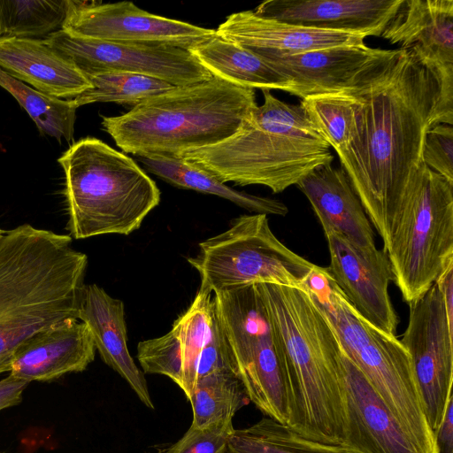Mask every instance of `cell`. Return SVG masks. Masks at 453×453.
Wrapping results in <instances>:
<instances>
[{"label":"cell","mask_w":453,"mask_h":453,"mask_svg":"<svg viewBox=\"0 0 453 453\" xmlns=\"http://www.w3.org/2000/svg\"><path fill=\"white\" fill-rule=\"evenodd\" d=\"M357 102L342 168L384 247L422 162L427 131L453 124V96L411 49H380L345 88Z\"/></svg>","instance_id":"obj_1"},{"label":"cell","mask_w":453,"mask_h":453,"mask_svg":"<svg viewBox=\"0 0 453 453\" xmlns=\"http://www.w3.org/2000/svg\"><path fill=\"white\" fill-rule=\"evenodd\" d=\"M70 235L24 224L0 238V374L36 332L77 319L88 265Z\"/></svg>","instance_id":"obj_2"},{"label":"cell","mask_w":453,"mask_h":453,"mask_svg":"<svg viewBox=\"0 0 453 453\" xmlns=\"http://www.w3.org/2000/svg\"><path fill=\"white\" fill-rule=\"evenodd\" d=\"M257 286L286 355V426L306 439L344 445L348 426L341 346L331 324L305 288Z\"/></svg>","instance_id":"obj_3"},{"label":"cell","mask_w":453,"mask_h":453,"mask_svg":"<svg viewBox=\"0 0 453 453\" xmlns=\"http://www.w3.org/2000/svg\"><path fill=\"white\" fill-rule=\"evenodd\" d=\"M238 129L226 140L183 152L180 158L223 183L261 185L281 193L318 166L332 163L330 146L303 107L263 89Z\"/></svg>","instance_id":"obj_4"},{"label":"cell","mask_w":453,"mask_h":453,"mask_svg":"<svg viewBox=\"0 0 453 453\" xmlns=\"http://www.w3.org/2000/svg\"><path fill=\"white\" fill-rule=\"evenodd\" d=\"M255 104L253 88L212 76L197 83L175 86L122 115L104 116L102 125L127 153L180 158L183 152L231 136Z\"/></svg>","instance_id":"obj_5"},{"label":"cell","mask_w":453,"mask_h":453,"mask_svg":"<svg viewBox=\"0 0 453 453\" xmlns=\"http://www.w3.org/2000/svg\"><path fill=\"white\" fill-rule=\"evenodd\" d=\"M331 324L344 354L365 376L419 453H438L411 367L395 335L364 319L326 267L316 265L303 283Z\"/></svg>","instance_id":"obj_6"},{"label":"cell","mask_w":453,"mask_h":453,"mask_svg":"<svg viewBox=\"0 0 453 453\" xmlns=\"http://www.w3.org/2000/svg\"><path fill=\"white\" fill-rule=\"evenodd\" d=\"M58 161L65 176L67 229L75 239L128 235L160 203L159 188L138 164L97 138L79 140Z\"/></svg>","instance_id":"obj_7"},{"label":"cell","mask_w":453,"mask_h":453,"mask_svg":"<svg viewBox=\"0 0 453 453\" xmlns=\"http://www.w3.org/2000/svg\"><path fill=\"white\" fill-rule=\"evenodd\" d=\"M384 250L403 300L424 295L453 264V182L422 163Z\"/></svg>","instance_id":"obj_8"},{"label":"cell","mask_w":453,"mask_h":453,"mask_svg":"<svg viewBox=\"0 0 453 453\" xmlns=\"http://www.w3.org/2000/svg\"><path fill=\"white\" fill-rule=\"evenodd\" d=\"M235 371L250 402L268 418H289L284 347L257 284L213 295Z\"/></svg>","instance_id":"obj_9"},{"label":"cell","mask_w":453,"mask_h":453,"mask_svg":"<svg viewBox=\"0 0 453 453\" xmlns=\"http://www.w3.org/2000/svg\"><path fill=\"white\" fill-rule=\"evenodd\" d=\"M198 246L188 261L212 294L262 283L302 288L316 266L275 236L265 214L241 215Z\"/></svg>","instance_id":"obj_10"},{"label":"cell","mask_w":453,"mask_h":453,"mask_svg":"<svg viewBox=\"0 0 453 453\" xmlns=\"http://www.w3.org/2000/svg\"><path fill=\"white\" fill-rule=\"evenodd\" d=\"M136 357L143 372L167 376L188 399L200 378L223 371L237 375L212 292L202 285L168 333L138 343Z\"/></svg>","instance_id":"obj_11"},{"label":"cell","mask_w":453,"mask_h":453,"mask_svg":"<svg viewBox=\"0 0 453 453\" xmlns=\"http://www.w3.org/2000/svg\"><path fill=\"white\" fill-rule=\"evenodd\" d=\"M408 304V325L400 341L410 356L425 416L436 437L453 401V332L435 283Z\"/></svg>","instance_id":"obj_12"},{"label":"cell","mask_w":453,"mask_h":453,"mask_svg":"<svg viewBox=\"0 0 453 453\" xmlns=\"http://www.w3.org/2000/svg\"><path fill=\"white\" fill-rule=\"evenodd\" d=\"M42 40L86 76L105 72L134 73L173 86L190 85L212 77L189 50L180 47L100 41L65 29Z\"/></svg>","instance_id":"obj_13"},{"label":"cell","mask_w":453,"mask_h":453,"mask_svg":"<svg viewBox=\"0 0 453 453\" xmlns=\"http://www.w3.org/2000/svg\"><path fill=\"white\" fill-rule=\"evenodd\" d=\"M62 29L112 42L161 44L190 50L216 35V30L156 15L129 1L113 4L73 0Z\"/></svg>","instance_id":"obj_14"},{"label":"cell","mask_w":453,"mask_h":453,"mask_svg":"<svg viewBox=\"0 0 453 453\" xmlns=\"http://www.w3.org/2000/svg\"><path fill=\"white\" fill-rule=\"evenodd\" d=\"M325 236L330 255L326 268L349 303L373 326L395 335L399 319L388 293L393 273L387 252L357 246L334 232Z\"/></svg>","instance_id":"obj_15"},{"label":"cell","mask_w":453,"mask_h":453,"mask_svg":"<svg viewBox=\"0 0 453 453\" xmlns=\"http://www.w3.org/2000/svg\"><path fill=\"white\" fill-rule=\"evenodd\" d=\"M380 36L412 50L453 96V0H402Z\"/></svg>","instance_id":"obj_16"},{"label":"cell","mask_w":453,"mask_h":453,"mask_svg":"<svg viewBox=\"0 0 453 453\" xmlns=\"http://www.w3.org/2000/svg\"><path fill=\"white\" fill-rule=\"evenodd\" d=\"M347 437L360 453H419L371 383L341 348Z\"/></svg>","instance_id":"obj_17"},{"label":"cell","mask_w":453,"mask_h":453,"mask_svg":"<svg viewBox=\"0 0 453 453\" xmlns=\"http://www.w3.org/2000/svg\"><path fill=\"white\" fill-rule=\"evenodd\" d=\"M402 0H267L257 15L316 29L380 36Z\"/></svg>","instance_id":"obj_18"},{"label":"cell","mask_w":453,"mask_h":453,"mask_svg":"<svg viewBox=\"0 0 453 453\" xmlns=\"http://www.w3.org/2000/svg\"><path fill=\"white\" fill-rule=\"evenodd\" d=\"M96 347L85 323L71 319L40 330L16 349L10 375L31 382L50 381L84 371L94 360Z\"/></svg>","instance_id":"obj_19"},{"label":"cell","mask_w":453,"mask_h":453,"mask_svg":"<svg viewBox=\"0 0 453 453\" xmlns=\"http://www.w3.org/2000/svg\"><path fill=\"white\" fill-rule=\"evenodd\" d=\"M216 34L251 51L279 55L364 45L366 37L292 25L260 17L253 11L230 14L216 29Z\"/></svg>","instance_id":"obj_20"},{"label":"cell","mask_w":453,"mask_h":453,"mask_svg":"<svg viewBox=\"0 0 453 453\" xmlns=\"http://www.w3.org/2000/svg\"><path fill=\"white\" fill-rule=\"evenodd\" d=\"M367 45L342 46L293 55L254 52L285 76L288 93L302 99L349 87L354 77L379 53Z\"/></svg>","instance_id":"obj_21"},{"label":"cell","mask_w":453,"mask_h":453,"mask_svg":"<svg viewBox=\"0 0 453 453\" xmlns=\"http://www.w3.org/2000/svg\"><path fill=\"white\" fill-rule=\"evenodd\" d=\"M78 319L88 327L102 360L127 382L146 407L154 410L144 373L128 351L123 302L96 284L85 285Z\"/></svg>","instance_id":"obj_22"},{"label":"cell","mask_w":453,"mask_h":453,"mask_svg":"<svg viewBox=\"0 0 453 453\" xmlns=\"http://www.w3.org/2000/svg\"><path fill=\"white\" fill-rule=\"evenodd\" d=\"M307 197L324 233L334 232L362 247L375 246L365 209L343 169L318 166L296 185Z\"/></svg>","instance_id":"obj_23"},{"label":"cell","mask_w":453,"mask_h":453,"mask_svg":"<svg viewBox=\"0 0 453 453\" xmlns=\"http://www.w3.org/2000/svg\"><path fill=\"white\" fill-rule=\"evenodd\" d=\"M0 68L60 99L74 98L91 88L88 77L42 39L0 37Z\"/></svg>","instance_id":"obj_24"},{"label":"cell","mask_w":453,"mask_h":453,"mask_svg":"<svg viewBox=\"0 0 453 453\" xmlns=\"http://www.w3.org/2000/svg\"><path fill=\"white\" fill-rule=\"evenodd\" d=\"M212 74L234 85L286 92L291 82L256 53L217 34L189 50Z\"/></svg>","instance_id":"obj_25"},{"label":"cell","mask_w":453,"mask_h":453,"mask_svg":"<svg viewBox=\"0 0 453 453\" xmlns=\"http://www.w3.org/2000/svg\"><path fill=\"white\" fill-rule=\"evenodd\" d=\"M138 157L148 172L177 188L219 196L253 213L285 216L288 212L281 201L234 189L182 158Z\"/></svg>","instance_id":"obj_26"},{"label":"cell","mask_w":453,"mask_h":453,"mask_svg":"<svg viewBox=\"0 0 453 453\" xmlns=\"http://www.w3.org/2000/svg\"><path fill=\"white\" fill-rule=\"evenodd\" d=\"M226 453H360L346 445H330L306 439L270 418L234 429Z\"/></svg>","instance_id":"obj_27"},{"label":"cell","mask_w":453,"mask_h":453,"mask_svg":"<svg viewBox=\"0 0 453 453\" xmlns=\"http://www.w3.org/2000/svg\"><path fill=\"white\" fill-rule=\"evenodd\" d=\"M73 0H0V37L38 39L61 30Z\"/></svg>","instance_id":"obj_28"},{"label":"cell","mask_w":453,"mask_h":453,"mask_svg":"<svg viewBox=\"0 0 453 453\" xmlns=\"http://www.w3.org/2000/svg\"><path fill=\"white\" fill-rule=\"evenodd\" d=\"M188 400L193 411L191 425L196 427L233 420L234 414L250 403L242 380L228 371L196 380Z\"/></svg>","instance_id":"obj_29"},{"label":"cell","mask_w":453,"mask_h":453,"mask_svg":"<svg viewBox=\"0 0 453 453\" xmlns=\"http://www.w3.org/2000/svg\"><path fill=\"white\" fill-rule=\"evenodd\" d=\"M0 87L9 92L28 113L42 134L61 141L73 140L76 111L73 99H60L42 93L12 77L0 68Z\"/></svg>","instance_id":"obj_30"},{"label":"cell","mask_w":453,"mask_h":453,"mask_svg":"<svg viewBox=\"0 0 453 453\" xmlns=\"http://www.w3.org/2000/svg\"><path fill=\"white\" fill-rule=\"evenodd\" d=\"M300 105L329 146L341 154L356 134V98L343 89L308 96L301 100Z\"/></svg>","instance_id":"obj_31"},{"label":"cell","mask_w":453,"mask_h":453,"mask_svg":"<svg viewBox=\"0 0 453 453\" xmlns=\"http://www.w3.org/2000/svg\"><path fill=\"white\" fill-rule=\"evenodd\" d=\"M87 77L91 88L73 98L78 107L97 102L134 107L149 97L175 87L165 81L134 73L105 72Z\"/></svg>","instance_id":"obj_32"},{"label":"cell","mask_w":453,"mask_h":453,"mask_svg":"<svg viewBox=\"0 0 453 453\" xmlns=\"http://www.w3.org/2000/svg\"><path fill=\"white\" fill-rule=\"evenodd\" d=\"M234 431L232 420L203 427L191 425L183 436L165 453H226Z\"/></svg>","instance_id":"obj_33"},{"label":"cell","mask_w":453,"mask_h":453,"mask_svg":"<svg viewBox=\"0 0 453 453\" xmlns=\"http://www.w3.org/2000/svg\"><path fill=\"white\" fill-rule=\"evenodd\" d=\"M422 162L432 171L453 182V127L437 124L425 138Z\"/></svg>","instance_id":"obj_34"},{"label":"cell","mask_w":453,"mask_h":453,"mask_svg":"<svg viewBox=\"0 0 453 453\" xmlns=\"http://www.w3.org/2000/svg\"><path fill=\"white\" fill-rule=\"evenodd\" d=\"M28 383L10 374L0 380V411L19 403Z\"/></svg>","instance_id":"obj_35"},{"label":"cell","mask_w":453,"mask_h":453,"mask_svg":"<svg viewBox=\"0 0 453 453\" xmlns=\"http://www.w3.org/2000/svg\"><path fill=\"white\" fill-rule=\"evenodd\" d=\"M434 283L441 294L449 327L453 332V264L440 274Z\"/></svg>","instance_id":"obj_36"},{"label":"cell","mask_w":453,"mask_h":453,"mask_svg":"<svg viewBox=\"0 0 453 453\" xmlns=\"http://www.w3.org/2000/svg\"><path fill=\"white\" fill-rule=\"evenodd\" d=\"M452 412L453 401L448 406L447 412L436 436L438 453H453Z\"/></svg>","instance_id":"obj_37"},{"label":"cell","mask_w":453,"mask_h":453,"mask_svg":"<svg viewBox=\"0 0 453 453\" xmlns=\"http://www.w3.org/2000/svg\"><path fill=\"white\" fill-rule=\"evenodd\" d=\"M4 231L2 229H0V238L2 237V235L4 234Z\"/></svg>","instance_id":"obj_38"}]
</instances>
